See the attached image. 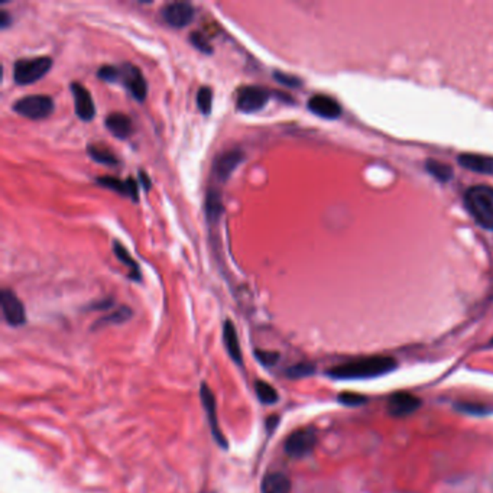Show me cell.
I'll list each match as a JSON object with an SVG mask.
<instances>
[{
	"instance_id": "1",
	"label": "cell",
	"mask_w": 493,
	"mask_h": 493,
	"mask_svg": "<svg viewBox=\"0 0 493 493\" xmlns=\"http://www.w3.org/2000/svg\"><path fill=\"white\" fill-rule=\"evenodd\" d=\"M396 369V360L386 356H373L339 365L327 374L335 379H366L381 377Z\"/></svg>"
},
{
	"instance_id": "2",
	"label": "cell",
	"mask_w": 493,
	"mask_h": 493,
	"mask_svg": "<svg viewBox=\"0 0 493 493\" xmlns=\"http://www.w3.org/2000/svg\"><path fill=\"white\" fill-rule=\"evenodd\" d=\"M464 204L478 224L493 230V189L489 185H475L464 194Z\"/></svg>"
},
{
	"instance_id": "3",
	"label": "cell",
	"mask_w": 493,
	"mask_h": 493,
	"mask_svg": "<svg viewBox=\"0 0 493 493\" xmlns=\"http://www.w3.org/2000/svg\"><path fill=\"white\" fill-rule=\"evenodd\" d=\"M53 67L50 57L22 58L13 65V80L19 86H28L41 80Z\"/></svg>"
},
{
	"instance_id": "4",
	"label": "cell",
	"mask_w": 493,
	"mask_h": 493,
	"mask_svg": "<svg viewBox=\"0 0 493 493\" xmlns=\"http://www.w3.org/2000/svg\"><path fill=\"white\" fill-rule=\"evenodd\" d=\"M13 110L28 119L39 121L48 117L54 112V100L45 95L25 96L15 102Z\"/></svg>"
},
{
	"instance_id": "5",
	"label": "cell",
	"mask_w": 493,
	"mask_h": 493,
	"mask_svg": "<svg viewBox=\"0 0 493 493\" xmlns=\"http://www.w3.org/2000/svg\"><path fill=\"white\" fill-rule=\"evenodd\" d=\"M200 399H201L203 408L205 411V417L208 421L211 435H213L215 441L219 444V447L227 450L229 443H227L223 431L220 430V424H219V419H217V411H216L215 393H213V391H211V388L204 382L201 384V388H200Z\"/></svg>"
},
{
	"instance_id": "6",
	"label": "cell",
	"mask_w": 493,
	"mask_h": 493,
	"mask_svg": "<svg viewBox=\"0 0 493 493\" xmlns=\"http://www.w3.org/2000/svg\"><path fill=\"white\" fill-rule=\"evenodd\" d=\"M317 444V434L313 428H299L285 441V453L290 457L301 459L309 456Z\"/></svg>"
},
{
	"instance_id": "7",
	"label": "cell",
	"mask_w": 493,
	"mask_h": 493,
	"mask_svg": "<svg viewBox=\"0 0 493 493\" xmlns=\"http://www.w3.org/2000/svg\"><path fill=\"white\" fill-rule=\"evenodd\" d=\"M269 100V91L259 86H245L238 93L236 107L243 113H256L262 110Z\"/></svg>"
},
{
	"instance_id": "8",
	"label": "cell",
	"mask_w": 493,
	"mask_h": 493,
	"mask_svg": "<svg viewBox=\"0 0 493 493\" xmlns=\"http://www.w3.org/2000/svg\"><path fill=\"white\" fill-rule=\"evenodd\" d=\"M119 69H121V77H119L121 83H123V86L130 91V95L136 100L144 102L148 95V84L142 72L130 62L122 64Z\"/></svg>"
},
{
	"instance_id": "9",
	"label": "cell",
	"mask_w": 493,
	"mask_h": 493,
	"mask_svg": "<svg viewBox=\"0 0 493 493\" xmlns=\"http://www.w3.org/2000/svg\"><path fill=\"white\" fill-rule=\"evenodd\" d=\"M0 305H2V313L6 323L12 327H20L27 323V313L23 307L22 301L16 297V294L8 288L2 290L0 294Z\"/></svg>"
},
{
	"instance_id": "10",
	"label": "cell",
	"mask_w": 493,
	"mask_h": 493,
	"mask_svg": "<svg viewBox=\"0 0 493 493\" xmlns=\"http://www.w3.org/2000/svg\"><path fill=\"white\" fill-rule=\"evenodd\" d=\"M161 15L170 27L184 28L193 22L196 9L189 2H173L162 8Z\"/></svg>"
},
{
	"instance_id": "11",
	"label": "cell",
	"mask_w": 493,
	"mask_h": 493,
	"mask_svg": "<svg viewBox=\"0 0 493 493\" xmlns=\"http://www.w3.org/2000/svg\"><path fill=\"white\" fill-rule=\"evenodd\" d=\"M74 97V109L77 116L84 122H90L96 116V106L91 99L90 91L80 83H72L69 86Z\"/></svg>"
},
{
	"instance_id": "12",
	"label": "cell",
	"mask_w": 493,
	"mask_h": 493,
	"mask_svg": "<svg viewBox=\"0 0 493 493\" xmlns=\"http://www.w3.org/2000/svg\"><path fill=\"white\" fill-rule=\"evenodd\" d=\"M243 158H245V155L239 149H231V151H227V152L219 155L215 161V166H213L215 177L219 181L226 182L230 178V175L234 173V170L241 166Z\"/></svg>"
},
{
	"instance_id": "13",
	"label": "cell",
	"mask_w": 493,
	"mask_h": 493,
	"mask_svg": "<svg viewBox=\"0 0 493 493\" xmlns=\"http://www.w3.org/2000/svg\"><path fill=\"white\" fill-rule=\"evenodd\" d=\"M419 407H421L419 399L408 392H396L389 398L388 401V411L393 417L410 415L414 411H417Z\"/></svg>"
},
{
	"instance_id": "14",
	"label": "cell",
	"mask_w": 493,
	"mask_h": 493,
	"mask_svg": "<svg viewBox=\"0 0 493 493\" xmlns=\"http://www.w3.org/2000/svg\"><path fill=\"white\" fill-rule=\"evenodd\" d=\"M309 109L314 114L324 117V119H337L342 114L340 104L328 96L316 95L309 100Z\"/></svg>"
},
{
	"instance_id": "15",
	"label": "cell",
	"mask_w": 493,
	"mask_h": 493,
	"mask_svg": "<svg viewBox=\"0 0 493 493\" xmlns=\"http://www.w3.org/2000/svg\"><path fill=\"white\" fill-rule=\"evenodd\" d=\"M223 342H224V346H226V350H227L230 359L238 366H242L243 358H242V349H241L238 332H236V327H234L233 321H230V320H226L224 325H223Z\"/></svg>"
},
{
	"instance_id": "16",
	"label": "cell",
	"mask_w": 493,
	"mask_h": 493,
	"mask_svg": "<svg viewBox=\"0 0 493 493\" xmlns=\"http://www.w3.org/2000/svg\"><path fill=\"white\" fill-rule=\"evenodd\" d=\"M104 125L113 136L119 139H128L133 133L132 119L123 113H110L106 117Z\"/></svg>"
},
{
	"instance_id": "17",
	"label": "cell",
	"mask_w": 493,
	"mask_h": 493,
	"mask_svg": "<svg viewBox=\"0 0 493 493\" xmlns=\"http://www.w3.org/2000/svg\"><path fill=\"white\" fill-rule=\"evenodd\" d=\"M459 163L461 167L479 174H493V159L487 156L463 154L459 156Z\"/></svg>"
},
{
	"instance_id": "18",
	"label": "cell",
	"mask_w": 493,
	"mask_h": 493,
	"mask_svg": "<svg viewBox=\"0 0 493 493\" xmlns=\"http://www.w3.org/2000/svg\"><path fill=\"white\" fill-rule=\"evenodd\" d=\"M262 493H291V480L279 472L268 473L261 485Z\"/></svg>"
},
{
	"instance_id": "19",
	"label": "cell",
	"mask_w": 493,
	"mask_h": 493,
	"mask_svg": "<svg viewBox=\"0 0 493 493\" xmlns=\"http://www.w3.org/2000/svg\"><path fill=\"white\" fill-rule=\"evenodd\" d=\"M205 215H207V222L210 224H217L222 215H223V203H222V196L216 189H211L207 193L205 198Z\"/></svg>"
},
{
	"instance_id": "20",
	"label": "cell",
	"mask_w": 493,
	"mask_h": 493,
	"mask_svg": "<svg viewBox=\"0 0 493 493\" xmlns=\"http://www.w3.org/2000/svg\"><path fill=\"white\" fill-rule=\"evenodd\" d=\"M113 252H114V256L119 259L123 265H126L130 272H129V276L135 281H139L140 279V272H139V268L136 265V262L133 261V257L129 255V252L125 249V246L121 243V242H117L114 241L113 242Z\"/></svg>"
},
{
	"instance_id": "21",
	"label": "cell",
	"mask_w": 493,
	"mask_h": 493,
	"mask_svg": "<svg viewBox=\"0 0 493 493\" xmlns=\"http://www.w3.org/2000/svg\"><path fill=\"white\" fill-rule=\"evenodd\" d=\"M255 392L259 401L265 405H273L278 403V392L273 389V386L265 381H256L255 382Z\"/></svg>"
},
{
	"instance_id": "22",
	"label": "cell",
	"mask_w": 493,
	"mask_h": 493,
	"mask_svg": "<svg viewBox=\"0 0 493 493\" xmlns=\"http://www.w3.org/2000/svg\"><path fill=\"white\" fill-rule=\"evenodd\" d=\"M87 154L90 155L91 159H95L96 162L103 163V166H107V167H116L117 163H119V161H117V158L109 149L99 148L96 145H88Z\"/></svg>"
},
{
	"instance_id": "23",
	"label": "cell",
	"mask_w": 493,
	"mask_h": 493,
	"mask_svg": "<svg viewBox=\"0 0 493 493\" xmlns=\"http://www.w3.org/2000/svg\"><path fill=\"white\" fill-rule=\"evenodd\" d=\"M130 317H132V310L129 307H126V305H122V307H119L112 314L104 316L100 320H97L95 324V328H99L102 325H109V324H122V323L128 321Z\"/></svg>"
},
{
	"instance_id": "24",
	"label": "cell",
	"mask_w": 493,
	"mask_h": 493,
	"mask_svg": "<svg viewBox=\"0 0 493 493\" xmlns=\"http://www.w3.org/2000/svg\"><path fill=\"white\" fill-rule=\"evenodd\" d=\"M427 171L441 182H447L453 178V168L450 166H445V163L440 161L430 159L427 162Z\"/></svg>"
},
{
	"instance_id": "25",
	"label": "cell",
	"mask_w": 493,
	"mask_h": 493,
	"mask_svg": "<svg viewBox=\"0 0 493 493\" xmlns=\"http://www.w3.org/2000/svg\"><path fill=\"white\" fill-rule=\"evenodd\" d=\"M97 184L104 187V189H109V190H113L116 193H119L122 196H128V185H126V181H121L119 178H114V177H99L97 180Z\"/></svg>"
},
{
	"instance_id": "26",
	"label": "cell",
	"mask_w": 493,
	"mask_h": 493,
	"mask_svg": "<svg viewBox=\"0 0 493 493\" xmlns=\"http://www.w3.org/2000/svg\"><path fill=\"white\" fill-rule=\"evenodd\" d=\"M197 106L203 114H210L213 106V90L210 87H201L197 91Z\"/></svg>"
},
{
	"instance_id": "27",
	"label": "cell",
	"mask_w": 493,
	"mask_h": 493,
	"mask_svg": "<svg viewBox=\"0 0 493 493\" xmlns=\"http://www.w3.org/2000/svg\"><path fill=\"white\" fill-rule=\"evenodd\" d=\"M314 366L310 363H297L291 367H288L285 370L287 378L291 379H297V378H304V377H310V374L314 373Z\"/></svg>"
},
{
	"instance_id": "28",
	"label": "cell",
	"mask_w": 493,
	"mask_h": 493,
	"mask_svg": "<svg viewBox=\"0 0 493 493\" xmlns=\"http://www.w3.org/2000/svg\"><path fill=\"white\" fill-rule=\"evenodd\" d=\"M190 42L193 43L194 48H197L203 54H211V53H213V48H211L208 39L201 32H191Z\"/></svg>"
},
{
	"instance_id": "29",
	"label": "cell",
	"mask_w": 493,
	"mask_h": 493,
	"mask_svg": "<svg viewBox=\"0 0 493 493\" xmlns=\"http://www.w3.org/2000/svg\"><path fill=\"white\" fill-rule=\"evenodd\" d=\"M97 77L107 83H116L121 77V69L113 65H103L99 68Z\"/></svg>"
},
{
	"instance_id": "30",
	"label": "cell",
	"mask_w": 493,
	"mask_h": 493,
	"mask_svg": "<svg viewBox=\"0 0 493 493\" xmlns=\"http://www.w3.org/2000/svg\"><path fill=\"white\" fill-rule=\"evenodd\" d=\"M339 403L347 407H359L366 403V398L353 392H343L339 395Z\"/></svg>"
},
{
	"instance_id": "31",
	"label": "cell",
	"mask_w": 493,
	"mask_h": 493,
	"mask_svg": "<svg viewBox=\"0 0 493 493\" xmlns=\"http://www.w3.org/2000/svg\"><path fill=\"white\" fill-rule=\"evenodd\" d=\"M255 356H256L257 360H259V363H262L264 366H273V365L279 360V353H278V351H269V350L256 349V350H255Z\"/></svg>"
},
{
	"instance_id": "32",
	"label": "cell",
	"mask_w": 493,
	"mask_h": 493,
	"mask_svg": "<svg viewBox=\"0 0 493 493\" xmlns=\"http://www.w3.org/2000/svg\"><path fill=\"white\" fill-rule=\"evenodd\" d=\"M273 79L281 83V84H284V86H288V87H299L301 86V80L294 77V76H290L287 73H283V72H275L273 73Z\"/></svg>"
},
{
	"instance_id": "33",
	"label": "cell",
	"mask_w": 493,
	"mask_h": 493,
	"mask_svg": "<svg viewBox=\"0 0 493 493\" xmlns=\"http://www.w3.org/2000/svg\"><path fill=\"white\" fill-rule=\"evenodd\" d=\"M456 408L461 412H467V414H475V415H482L485 414L487 410L483 405L479 404H459L456 405Z\"/></svg>"
},
{
	"instance_id": "34",
	"label": "cell",
	"mask_w": 493,
	"mask_h": 493,
	"mask_svg": "<svg viewBox=\"0 0 493 493\" xmlns=\"http://www.w3.org/2000/svg\"><path fill=\"white\" fill-rule=\"evenodd\" d=\"M126 185H128V196L132 197L133 201H137V184H136V181L133 178H128Z\"/></svg>"
},
{
	"instance_id": "35",
	"label": "cell",
	"mask_w": 493,
	"mask_h": 493,
	"mask_svg": "<svg viewBox=\"0 0 493 493\" xmlns=\"http://www.w3.org/2000/svg\"><path fill=\"white\" fill-rule=\"evenodd\" d=\"M9 23H11V15L8 13V11H0V27H2V29H5L9 27Z\"/></svg>"
},
{
	"instance_id": "36",
	"label": "cell",
	"mask_w": 493,
	"mask_h": 493,
	"mask_svg": "<svg viewBox=\"0 0 493 493\" xmlns=\"http://www.w3.org/2000/svg\"><path fill=\"white\" fill-rule=\"evenodd\" d=\"M112 304H113L112 299H102L99 304H93V305H91V309H93V310H106V309L110 307Z\"/></svg>"
},
{
	"instance_id": "37",
	"label": "cell",
	"mask_w": 493,
	"mask_h": 493,
	"mask_svg": "<svg viewBox=\"0 0 493 493\" xmlns=\"http://www.w3.org/2000/svg\"><path fill=\"white\" fill-rule=\"evenodd\" d=\"M278 421H279V418H278L276 415H272V417H269V418L266 419V428H268L269 433H272L273 428L278 426Z\"/></svg>"
},
{
	"instance_id": "38",
	"label": "cell",
	"mask_w": 493,
	"mask_h": 493,
	"mask_svg": "<svg viewBox=\"0 0 493 493\" xmlns=\"http://www.w3.org/2000/svg\"><path fill=\"white\" fill-rule=\"evenodd\" d=\"M140 181H142V184H144V187H145V189L148 190L149 189V187H151V180L147 177V174L144 173V171H140Z\"/></svg>"
},
{
	"instance_id": "39",
	"label": "cell",
	"mask_w": 493,
	"mask_h": 493,
	"mask_svg": "<svg viewBox=\"0 0 493 493\" xmlns=\"http://www.w3.org/2000/svg\"><path fill=\"white\" fill-rule=\"evenodd\" d=\"M490 346H493V339H492V340H490Z\"/></svg>"
}]
</instances>
